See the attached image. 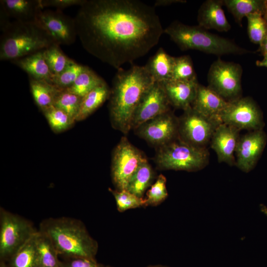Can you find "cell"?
<instances>
[{"mask_svg": "<svg viewBox=\"0 0 267 267\" xmlns=\"http://www.w3.org/2000/svg\"><path fill=\"white\" fill-rule=\"evenodd\" d=\"M74 18L84 48L117 70L146 55L164 33L154 7L137 0H85Z\"/></svg>", "mask_w": 267, "mask_h": 267, "instance_id": "6da1fadb", "label": "cell"}, {"mask_svg": "<svg viewBox=\"0 0 267 267\" xmlns=\"http://www.w3.org/2000/svg\"><path fill=\"white\" fill-rule=\"evenodd\" d=\"M154 82L145 66L117 70L109 97L110 116L114 128L125 134L129 133L139 101Z\"/></svg>", "mask_w": 267, "mask_h": 267, "instance_id": "7a4b0ae2", "label": "cell"}, {"mask_svg": "<svg viewBox=\"0 0 267 267\" xmlns=\"http://www.w3.org/2000/svg\"><path fill=\"white\" fill-rule=\"evenodd\" d=\"M39 230L49 238L59 256L95 259L98 243L80 220L50 218L41 222Z\"/></svg>", "mask_w": 267, "mask_h": 267, "instance_id": "3957f363", "label": "cell"}, {"mask_svg": "<svg viewBox=\"0 0 267 267\" xmlns=\"http://www.w3.org/2000/svg\"><path fill=\"white\" fill-rule=\"evenodd\" d=\"M0 30L1 61H11L56 44L36 22L12 20Z\"/></svg>", "mask_w": 267, "mask_h": 267, "instance_id": "277c9868", "label": "cell"}, {"mask_svg": "<svg viewBox=\"0 0 267 267\" xmlns=\"http://www.w3.org/2000/svg\"><path fill=\"white\" fill-rule=\"evenodd\" d=\"M164 33L182 50L194 49L217 55L250 52L232 41L213 34L199 25L190 26L174 21L164 30Z\"/></svg>", "mask_w": 267, "mask_h": 267, "instance_id": "5b68a950", "label": "cell"}, {"mask_svg": "<svg viewBox=\"0 0 267 267\" xmlns=\"http://www.w3.org/2000/svg\"><path fill=\"white\" fill-rule=\"evenodd\" d=\"M157 149L154 161L162 170L195 172L208 163L209 153L206 148L193 146L178 137Z\"/></svg>", "mask_w": 267, "mask_h": 267, "instance_id": "8992f818", "label": "cell"}, {"mask_svg": "<svg viewBox=\"0 0 267 267\" xmlns=\"http://www.w3.org/2000/svg\"><path fill=\"white\" fill-rule=\"evenodd\" d=\"M38 230L29 221L0 207L1 261H9L18 250Z\"/></svg>", "mask_w": 267, "mask_h": 267, "instance_id": "52a82bcc", "label": "cell"}, {"mask_svg": "<svg viewBox=\"0 0 267 267\" xmlns=\"http://www.w3.org/2000/svg\"><path fill=\"white\" fill-rule=\"evenodd\" d=\"M242 74L240 64L219 58L209 68L208 87L227 101L231 102L241 97Z\"/></svg>", "mask_w": 267, "mask_h": 267, "instance_id": "ba28073f", "label": "cell"}, {"mask_svg": "<svg viewBox=\"0 0 267 267\" xmlns=\"http://www.w3.org/2000/svg\"><path fill=\"white\" fill-rule=\"evenodd\" d=\"M147 161L144 154L123 136L114 149L111 176L116 189H126L128 182L138 166Z\"/></svg>", "mask_w": 267, "mask_h": 267, "instance_id": "9c48e42d", "label": "cell"}, {"mask_svg": "<svg viewBox=\"0 0 267 267\" xmlns=\"http://www.w3.org/2000/svg\"><path fill=\"white\" fill-rule=\"evenodd\" d=\"M220 123L218 120L205 116L191 107L184 111L178 118V137L191 145L205 148Z\"/></svg>", "mask_w": 267, "mask_h": 267, "instance_id": "30bf717a", "label": "cell"}, {"mask_svg": "<svg viewBox=\"0 0 267 267\" xmlns=\"http://www.w3.org/2000/svg\"><path fill=\"white\" fill-rule=\"evenodd\" d=\"M218 120L239 131L262 130L264 126L260 109L249 97H240L229 102L219 116Z\"/></svg>", "mask_w": 267, "mask_h": 267, "instance_id": "8fae6325", "label": "cell"}, {"mask_svg": "<svg viewBox=\"0 0 267 267\" xmlns=\"http://www.w3.org/2000/svg\"><path fill=\"white\" fill-rule=\"evenodd\" d=\"M135 131L139 137L157 148L178 137V118L170 110L146 122Z\"/></svg>", "mask_w": 267, "mask_h": 267, "instance_id": "7c38bea8", "label": "cell"}, {"mask_svg": "<svg viewBox=\"0 0 267 267\" xmlns=\"http://www.w3.org/2000/svg\"><path fill=\"white\" fill-rule=\"evenodd\" d=\"M36 22L59 45H70L75 42L77 37L74 18L60 10H43L38 15Z\"/></svg>", "mask_w": 267, "mask_h": 267, "instance_id": "4fadbf2b", "label": "cell"}, {"mask_svg": "<svg viewBox=\"0 0 267 267\" xmlns=\"http://www.w3.org/2000/svg\"><path fill=\"white\" fill-rule=\"evenodd\" d=\"M170 104L162 85L155 82L141 97L134 113L131 130L170 111Z\"/></svg>", "mask_w": 267, "mask_h": 267, "instance_id": "5bb4252c", "label": "cell"}, {"mask_svg": "<svg viewBox=\"0 0 267 267\" xmlns=\"http://www.w3.org/2000/svg\"><path fill=\"white\" fill-rule=\"evenodd\" d=\"M267 137L262 130L252 131L239 137L235 150L236 166L248 173L256 166L266 146Z\"/></svg>", "mask_w": 267, "mask_h": 267, "instance_id": "9a60e30c", "label": "cell"}, {"mask_svg": "<svg viewBox=\"0 0 267 267\" xmlns=\"http://www.w3.org/2000/svg\"><path fill=\"white\" fill-rule=\"evenodd\" d=\"M239 130L234 127L220 123L211 139V146L216 152L219 162L235 165L234 154L238 140Z\"/></svg>", "mask_w": 267, "mask_h": 267, "instance_id": "2e32d148", "label": "cell"}, {"mask_svg": "<svg viewBox=\"0 0 267 267\" xmlns=\"http://www.w3.org/2000/svg\"><path fill=\"white\" fill-rule=\"evenodd\" d=\"M160 83L171 106L183 111L191 107L199 84L197 79L187 81L171 80Z\"/></svg>", "mask_w": 267, "mask_h": 267, "instance_id": "e0dca14e", "label": "cell"}, {"mask_svg": "<svg viewBox=\"0 0 267 267\" xmlns=\"http://www.w3.org/2000/svg\"><path fill=\"white\" fill-rule=\"evenodd\" d=\"M229 103L208 86L199 84L191 107L205 116L218 120L219 116Z\"/></svg>", "mask_w": 267, "mask_h": 267, "instance_id": "ac0fdd59", "label": "cell"}, {"mask_svg": "<svg viewBox=\"0 0 267 267\" xmlns=\"http://www.w3.org/2000/svg\"><path fill=\"white\" fill-rule=\"evenodd\" d=\"M223 0H207L200 6L197 15L198 25L206 30L214 29L227 32L231 25L227 20L223 10Z\"/></svg>", "mask_w": 267, "mask_h": 267, "instance_id": "d6986e66", "label": "cell"}, {"mask_svg": "<svg viewBox=\"0 0 267 267\" xmlns=\"http://www.w3.org/2000/svg\"><path fill=\"white\" fill-rule=\"evenodd\" d=\"M44 8L41 0H1L0 11L9 19L36 22Z\"/></svg>", "mask_w": 267, "mask_h": 267, "instance_id": "ffe728a7", "label": "cell"}, {"mask_svg": "<svg viewBox=\"0 0 267 267\" xmlns=\"http://www.w3.org/2000/svg\"><path fill=\"white\" fill-rule=\"evenodd\" d=\"M10 62L27 73L29 78L52 84L53 75L44 58V50Z\"/></svg>", "mask_w": 267, "mask_h": 267, "instance_id": "44dd1931", "label": "cell"}, {"mask_svg": "<svg viewBox=\"0 0 267 267\" xmlns=\"http://www.w3.org/2000/svg\"><path fill=\"white\" fill-rule=\"evenodd\" d=\"M174 60L160 47L144 66L155 82L163 83L172 80Z\"/></svg>", "mask_w": 267, "mask_h": 267, "instance_id": "7402d4cb", "label": "cell"}, {"mask_svg": "<svg viewBox=\"0 0 267 267\" xmlns=\"http://www.w3.org/2000/svg\"><path fill=\"white\" fill-rule=\"evenodd\" d=\"M111 89L106 82L93 89L82 98L76 121L86 119L110 97Z\"/></svg>", "mask_w": 267, "mask_h": 267, "instance_id": "603a6c76", "label": "cell"}, {"mask_svg": "<svg viewBox=\"0 0 267 267\" xmlns=\"http://www.w3.org/2000/svg\"><path fill=\"white\" fill-rule=\"evenodd\" d=\"M29 84L34 100L42 111L53 105L56 96L60 89L47 82L31 78Z\"/></svg>", "mask_w": 267, "mask_h": 267, "instance_id": "cb8c5ba5", "label": "cell"}, {"mask_svg": "<svg viewBox=\"0 0 267 267\" xmlns=\"http://www.w3.org/2000/svg\"><path fill=\"white\" fill-rule=\"evenodd\" d=\"M266 0H223V3L233 15L235 21L242 26L244 17L258 13L264 15Z\"/></svg>", "mask_w": 267, "mask_h": 267, "instance_id": "d4e9b609", "label": "cell"}, {"mask_svg": "<svg viewBox=\"0 0 267 267\" xmlns=\"http://www.w3.org/2000/svg\"><path fill=\"white\" fill-rule=\"evenodd\" d=\"M154 177V172L147 160L138 166L130 178L126 189L143 198L144 192L152 185Z\"/></svg>", "mask_w": 267, "mask_h": 267, "instance_id": "484cf974", "label": "cell"}, {"mask_svg": "<svg viewBox=\"0 0 267 267\" xmlns=\"http://www.w3.org/2000/svg\"><path fill=\"white\" fill-rule=\"evenodd\" d=\"M38 265L42 267H60L59 255L49 238L38 230L36 235Z\"/></svg>", "mask_w": 267, "mask_h": 267, "instance_id": "4316f807", "label": "cell"}, {"mask_svg": "<svg viewBox=\"0 0 267 267\" xmlns=\"http://www.w3.org/2000/svg\"><path fill=\"white\" fill-rule=\"evenodd\" d=\"M37 232L11 257L9 260V267H38L39 266L36 247Z\"/></svg>", "mask_w": 267, "mask_h": 267, "instance_id": "83f0119b", "label": "cell"}, {"mask_svg": "<svg viewBox=\"0 0 267 267\" xmlns=\"http://www.w3.org/2000/svg\"><path fill=\"white\" fill-rule=\"evenodd\" d=\"M105 81L88 66H85L73 85L67 90L83 97Z\"/></svg>", "mask_w": 267, "mask_h": 267, "instance_id": "f1b7e54d", "label": "cell"}, {"mask_svg": "<svg viewBox=\"0 0 267 267\" xmlns=\"http://www.w3.org/2000/svg\"><path fill=\"white\" fill-rule=\"evenodd\" d=\"M82 98L67 89H60L56 96L53 106L65 112L75 122Z\"/></svg>", "mask_w": 267, "mask_h": 267, "instance_id": "f546056e", "label": "cell"}, {"mask_svg": "<svg viewBox=\"0 0 267 267\" xmlns=\"http://www.w3.org/2000/svg\"><path fill=\"white\" fill-rule=\"evenodd\" d=\"M44 58L53 75H57L63 71L71 61L60 48L54 44L44 50Z\"/></svg>", "mask_w": 267, "mask_h": 267, "instance_id": "4dcf8cb0", "label": "cell"}, {"mask_svg": "<svg viewBox=\"0 0 267 267\" xmlns=\"http://www.w3.org/2000/svg\"><path fill=\"white\" fill-rule=\"evenodd\" d=\"M113 194L117 209L120 212L139 207H146L144 198H140L127 189L121 190L109 189Z\"/></svg>", "mask_w": 267, "mask_h": 267, "instance_id": "1f68e13d", "label": "cell"}, {"mask_svg": "<svg viewBox=\"0 0 267 267\" xmlns=\"http://www.w3.org/2000/svg\"><path fill=\"white\" fill-rule=\"evenodd\" d=\"M196 79L197 75L190 56L175 57L172 80L187 81Z\"/></svg>", "mask_w": 267, "mask_h": 267, "instance_id": "d6a6232c", "label": "cell"}, {"mask_svg": "<svg viewBox=\"0 0 267 267\" xmlns=\"http://www.w3.org/2000/svg\"><path fill=\"white\" fill-rule=\"evenodd\" d=\"M85 66L72 59L66 68L59 74L53 76L52 84L59 89H66L74 83L83 71Z\"/></svg>", "mask_w": 267, "mask_h": 267, "instance_id": "836d02e7", "label": "cell"}, {"mask_svg": "<svg viewBox=\"0 0 267 267\" xmlns=\"http://www.w3.org/2000/svg\"><path fill=\"white\" fill-rule=\"evenodd\" d=\"M246 17L249 39L251 42L260 45L267 35V23L261 13L251 14Z\"/></svg>", "mask_w": 267, "mask_h": 267, "instance_id": "e575fe53", "label": "cell"}, {"mask_svg": "<svg viewBox=\"0 0 267 267\" xmlns=\"http://www.w3.org/2000/svg\"><path fill=\"white\" fill-rule=\"evenodd\" d=\"M42 112L50 128L55 132L64 131L69 129L74 123L65 112L53 105Z\"/></svg>", "mask_w": 267, "mask_h": 267, "instance_id": "d590c367", "label": "cell"}, {"mask_svg": "<svg viewBox=\"0 0 267 267\" xmlns=\"http://www.w3.org/2000/svg\"><path fill=\"white\" fill-rule=\"evenodd\" d=\"M166 182L167 179L164 175L160 174L157 177L146 192V197L144 198L146 207L158 206L166 199L168 196Z\"/></svg>", "mask_w": 267, "mask_h": 267, "instance_id": "8d00e7d4", "label": "cell"}, {"mask_svg": "<svg viewBox=\"0 0 267 267\" xmlns=\"http://www.w3.org/2000/svg\"><path fill=\"white\" fill-rule=\"evenodd\" d=\"M59 259L60 267H103L104 265L96 261V259H90L82 257H63Z\"/></svg>", "mask_w": 267, "mask_h": 267, "instance_id": "74e56055", "label": "cell"}, {"mask_svg": "<svg viewBox=\"0 0 267 267\" xmlns=\"http://www.w3.org/2000/svg\"><path fill=\"white\" fill-rule=\"evenodd\" d=\"M85 0H41V4L43 7H52L63 9L74 5H81Z\"/></svg>", "mask_w": 267, "mask_h": 267, "instance_id": "f35d334b", "label": "cell"}, {"mask_svg": "<svg viewBox=\"0 0 267 267\" xmlns=\"http://www.w3.org/2000/svg\"><path fill=\"white\" fill-rule=\"evenodd\" d=\"M183 0H157L154 3L155 6H166L177 3H184Z\"/></svg>", "mask_w": 267, "mask_h": 267, "instance_id": "ab89813d", "label": "cell"}, {"mask_svg": "<svg viewBox=\"0 0 267 267\" xmlns=\"http://www.w3.org/2000/svg\"><path fill=\"white\" fill-rule=\"evenodd\" d=\"M258 51L262 52L263 54L267 53V35L260 44V47Z\"/></svg>", "mask_w": 267, "mask_h": 267, "instance_id": "60d3db41", "label": "cell"}, {"mask_svg": "<svg viewBox=\"0 0 267 267\" xmlns=\"http://www.w3.org/2000/svg\"><path fill=\"white\" fill-rule=\"evenodd\" d=\"M263 55V59L256 61V63L258 66L267 67V53H265Z\"/></svg>", "mask_w": 267, "mask_h": 267, "instance_id": "b9f144b4", "label": "cell"}, {"mask_svg": "<svg viewBox=\"0 0 267 267\" xmlns=\"http://www.w3.org/2000/svg\"><path fill=\"white\" fill-rule=\"evenodd\" d=\"M263 16L267 23V0H266L265 2V8Z\"/></svg>", "mask_w": 267, "mask_h": 267, "instance_id": "7bdbcfd3", "label": "cell"}, {"mask_svg": "<svg viewBox=\"0 0 267 267\" xmlns=\"http://www.w3.org/2000/svg\"><path fill=\"white\" fill-rule=\"evenodd\" d=\"M145 267H170L165 265H149Z\"/></svg>", "mask_w": 267, "mask_h": 267, "instance_id": "ee69618b", "label": "cell"}, {"mask_svg": "<svg viewBox=\"0 0 267 267\" xmlns=\"http://www.w3.org/2000/svg\"><path fill=\"white\" fill-rule=\"evenodd\" d=\"M0 267H8L3 261H0Z\"/></svg>", "mask_w": 267, "mask_h": 267, "instance_id": "f6af8a7d", "label": "cell"}, {"mask_svg": "<svg viewBox=\"0 0 267 267\" xmlns=\"http://www.w3.org/2000/svg\"><path fill=\"white\" fill-rule=\"evenodd\" d=\"M112 267L111 266H104V267Z\"/></svg>", "mask_w": 267, "mask_h": 267, "instance_id": "bcb514c9", "label": "cell"}, {"mask_svg": "<svg viewBox=\"0 0 267 267\" xmlns=\"http://www.w3.org/2000/svg\"><path fill=\"white\" fill-rule=\"evenodd\" d=\"M38 267H42L38 266Z\"/></svg>", "mask_w": 267, "mask_h": 267, "instance_id": "7dc6e473", "label": "cell"}]
</instances>
